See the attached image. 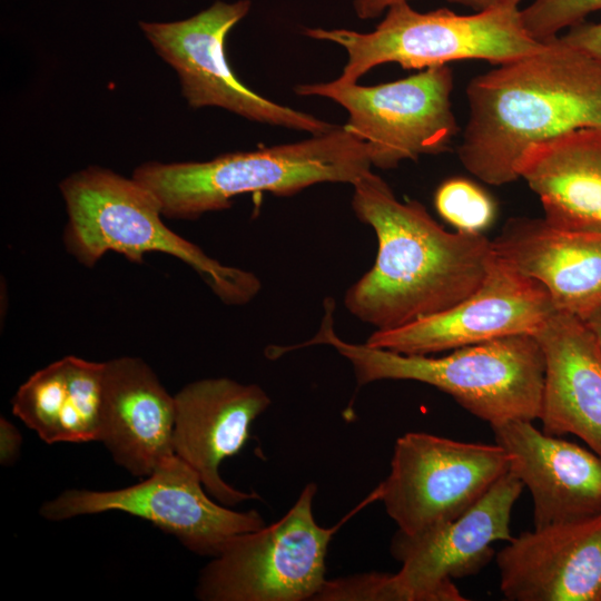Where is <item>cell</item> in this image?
I'll return each instance as SVG.
<instances>
[{"mask_svg": "<svg viewBox=\"0 0 601 601\" xmlns=\"http://www.w3.org/2000/svg\"><path fill=\"white\" fill-rule=\"evenodd\" d=\"M352 207L377 238L373 267L345 293L347 311L387 331L443 312L484 280L495 257L482 233L447 231L417 200L400 201L372 171L353 185Z\"/></svg>", "mask_w": 601, "mask_h": 601, "instance_id": "6da1fadb", "label": "cell"}, {"mask_svg": "<svg viewBox=\"0 0 601 601\" xmlns=\"http://www.w3.org/2000/svg\"><path fill=\"white\" fill-rule=\"evenodd\" d=\"M469 117L457 148L464 168L501 186L535 144L601 128V60L559 37L525 57L497 65L467 85Z\"/></svg>", "mask_w": 601, "mask_h": 601, "instance_id": "7a4b0ae2", "label": "cell"}, {"mask_svg": "<svg viewBox=\"0 0 601 601\" xmlns=\"http://www.w3.org/2000/svg\"><path fill=\"white\" fill-rule=\"evenodd\" d=\"M371 167L366 142L336 125L303 141L225 154L208 161H148L136 167L131 177L155 197L162 216L195 220L229 208L242 194L292 196L322 183L353 185Z\"/></svg>", "mask_w": 601, "mask_h": 601, "instance_id": "3957f363", "label": "cell"}, {"mask_svg": "<svg viewBox=\"0 0 601 601\" xmlns=\"http://www.w3.org/2000/svg\"><path fill=\"white\" fill-rule=\"evenodd\" d=\"M333 312L334 302L326 299L319 332L303 345L334 347L352 364L358 385L383 380L425 383L491 426L539 418L545 363L533 334L460 347L441 357L405 355L343 341L334 332Z\"/></svg>", "mask_w": 601, "mask_h": 601, "instance_id": "277c9868", "label": "cell"}, {"mask_svg": "<svg viewBox=\"0 0 601 601\" xmlns=\"http://www.w3.org/2000/svg\"><path fill=\"white\" fill-rule=\"evenodd\" d=\"M59 189L66 205V250L82 266L93 267L107 253L142 263L159 252L184 262L227 305H244L260 290L252 272L226 266L165 225L155 197L132 177L89 166L66 177Z\"/></svg>", "mask_w": 601, "mask_h": 601, "instance_id": "5b68a950", "label": "cell"}, {"mask_svg": "<svg viewBox=\"0 0 601 601\" xmlns=\"http://www.w3.org/2000/svg\"><path fill=\"white\" fill-rule=\"evenodd\" d=\"M371 32L309 28L307 37L342 46L347 62L336 79L357 80L376 66L395 62L404 69H426L456 60L501 65L541 50L545 42L524 28L519 4L457 14L446 8L414 10L408 1L392 4Z\"/></svg>", "mask_w": 601, "mask_h": 601, "instance_id": "8992f818", "label": "cell"}, {"mask_svg": "<svg viewBox=\"0 0 601 601\" xmlns=\"http://www.w3.org/2000/svg\"><path fill=\"white\" fill-rule=\"evenodd\" d=\"M317 492L308 483L277 522L238 534L200 571L197 598L205 601L314 600L325 583L327 548L341 523L314 519Z\"/></svg>", "mask_w": 601, "mask_h": 601, "instance_id": "52a82bcc", "label": "cell"}, {"mask_svg": "<svg viewBox=\"0 0 601 601\" xmlns=\"http://www.w3.org/2000/svg\"><path fill=\"white\" fill-rule=\"evenodd\" d=\"M453 87V71L442 65L370 87L335 79L297 85L294 90L344 107L348 111L344 126L366 142L372 166L391 169L405 159L449 150L459 132L451 102Z\"/></svg>", "mask_w": 601, "mask_h": 601, "instance_id": "ba28073f", "label": "cell"}, {"mask_svg": "<svg viewBox=\"0 0 601 601\" xmlns=\"http://www.w3.org/2000/svg\"><path fill=\"white\" fill-rule=\"evenodd\" d=\"M510 464L497 443L408 432L396 440L390 474L376 490L398 531L416 535L464 513Z\"/></svg>", "mask_w": 601, "mask_h": 601, "instance_id": "9c48e42d", "label": "cell"}, {"mask_svg": "<svg viewBox=\"0 0 601 601\" xmlns=\"http://www.w3.org/2000/svg\"><path fill=\"white\" fill-rule=\"evenodd\" d=\"M197 472L178 456L165 461L146 480L110 491L66 490L40 508L51 521L120 511L176 536L189 551L216 556L234 536L265 525L250 510L238 512L210 499Z\"/></svg>", "mask_w": 601, "mask_h": 601, "instance_id": "30bf717a", "label": "cell"}, {"mask_svg": "<svg viewBox=\"0 0 601 601\" xmlns=\"http://www.w3.org/2000/svg\"><path fill=\"white\" fill-rule=\"evenodd\" d=\"M249 9V0L216 1L188 19L140 21L139 27L155 51L176 70L190 107H219L248 120L311 135L331 131L336 125L262 97L231 70L225 40Z\"/></svg>", "mask_w": 601, "mask_h": 601, "instance_id": "8fae6325", "label": "cell"}, {"mask_svg": "<svg viewBox=\"0 0 601 601\" xmlns=\"http://www.w3.org/2000/svg\"><path fill=\"white\" fill-rule=\"evenodd\" d=\"M556 311L546 289L496 254L471 295L404 326L374 331L366 344L405 355H430L510 335L534 334Z\"/></svg>", "mask_w": 601, "mask_h": 601, "instance_id": "7c38bea8", "label": "cell"}, {"mask_svg": "<svg viewBox=\"0 0 601 601\" xmlns=\"http://www.w3.org/2000/svg\"><path fill=\"white\" fill-rule=\"evenodd\" d=\"M522 482L510 471L460 516L416 535L400 531L391 553L402 563L395 574L411 601H465L454 579L477 573L493 558L492 544L509 542L513 505Z\"/></svg>", "mask_w": 601, "mask_h": 601, "instance_id": "4fadbf2b", "label": "cell"}, {"mask_svg": "<svg viewBox=\"0 0 601 601\" xmlns=\"http://www.w3.org/2000/svg\"><path fill=\"white\" fill-rule=\"evenodd\" d=\"M174 396L175 455L197 472L206 491L221 504L259 499L255 492L227 484L219 466L245 445L252 423L272 403L268 394L257 384L217 377L191 382Z\"/></svg>", "mask_w": 601, "mask_h": 601, "instance_id": "5bb4252c", "label": "cell"}, {"mask_svg": "<svg viewBox=\"0 0 601 601\" xmlns=\"http://www.w3.org/2000/svg\"><path fill=\"white\" fill-rule=\"evenodd\" d=\"M511 601H601V512L525 531L495 554Z\"/></svg>", "mask_w": 601, "mask_h": 601, "instance_id": "9a60e30c", "label": "cell"}, {"mask_svg": "<svg viewBox=\"0 0 601 601\" xmlns=\"http://www.w3.org/2000/svg\"><path fill=\"white\" fill-rule=\"evenodd\" d=\"M491 427L511 456L510 472L531 493L533 529L601 512V457L592 450L541 432L532 421Z\"/></svg>", "mask_w": 601, "mask_h": 601, "instance_id": "2e32d148", "label": "cell"}, {"mask_svg": "<svg viewBox=\"0 0 601 601\" xmlns=\"http://www.w3.org/2000/svg\"><path fill=\"white\" fill-rule=\"evenodd\" d=\"M175 396L141 358L105 362L99 441L135 476H148L175 455Z\"/></svg>", "mask_w": 601, "mask_h": 601, "instance_id": "e0dca14e", "label": "cell"}, {"mask_svg": "<svg viewBox=\"0 0 601 601\" xmlns=\"http://www.w3.org/2000/svg\"><path fill=\"white\" fill-rule=\"evenodd\" d=\"M544 355L543 432L581 439L601 457V353L583 321L555 311L533 334Z\"/></svg>", "mask_w": 601, "mask_h": 601, "instance_id": "ac0fdd59", "label": "cell"}, {"mask_svg": "<svg viewBox=\"0 0 601 601\" xmlns=\"http://www.w3.org/2000/svg\"><path fill=\"white\" fill-rule=\"evenodd\" d=\"M492 243L502 260L546 289L556 311L582 319L601 304V236L513 217Z\"/></svg>", "mask_w": 601, "mask_h": 601, "instance_id": "d6986e66", "label": "cell"}, {"mask_svg": "<svg viewBox=\"0 0 601 601\" xmlns=\"http://www.w3.org/2000/svg\"><path fill=\"white\" fill-rule=\"evenodd\" d=\"M518 174L553 228L601 236V128H582L528 148Z\"/></svg>", "mask_w": 601, "mask_h": 601, "instance_id": "ffe728a7", "label": "cell"}, {"mask_svg": "<svg viewBox=\"0 0 601 601\" xmlns=\"http://www.w3.org/2000/svg\"><path fill=\"white\" fill-rule=\"evenodd\" d=\"M105 362L65 356L33 373L12 413L48 444L99 441Z\"/></svg>", "mask_w": 601, "mask_h": 601, "instance_id": "44dd1931", "label": "cell"}, {"mask_svg": "<svg viewBox=\"0 0 601 601\" xmlns=\"http://www.w3.org/2000/svg\"><path fill=\"white\" fill-rule=\"evenodd\" d=\"M434 205L443 219L462 231L481 233L495 216L492 197L482 187L463 177L444 180L435 191Z\"/></svg>", "mask_w": 601, "mask_h": 601, "instance_id": "7402d4cb", "label": "cell"}, {"mask_svg": "<svg viewBox=\"0 0 601 601\" xmlns=\"http://www.w3.org/2000/svg\"><path fill=\"white\" fill-rule=\"evenodd\" d=\"M601 10V0H534L521 10L528 33L546 42L559 31L583 22L592 12Z\"/></svg>", "mask_w": 601, "mask_h": 601, "instance_id": "603a6c76", "label": "cell"}, {"mask_svg": "<svg viewBox=\"0 0 601 601\" xmlns=\"http://www.w3.org/2000/svg\"><path fill=\"white\" fill-rule=\"evenodd\" d=\"M408 0H354L355 13L361 19H371L380 16L394 3ZM454 3L466 6L476 12L493 9L506 4H519L522 0H447Z\"/></svg>", "mask_w": 601, "mask_h": 601, "instance_id": "cb8c5ba5", "label": "cell"}, {"mask_svg": "<svg viewBox=\"0 0 601 601\" xmlns=\"http://www.w3.org/2000/svg\"><path fill=\"white\" fill-rule=\"evenodd\" d=\"M559 39L601 60V22H580L570 27V30L558 36Z\"/></svg>", "mask_w": 601, "mask_h": 601, "instance_id": "d4e9b609", "label": "cell"}, {"mask_svg": "<svg viewBox=\"0 0 601 601\" xmlns=\"http://www.w3.org/2000/svg\"><path fill=\"white\" fill-rule=\"evenodd\" d=\"M22 439L17 427L6 417L0 420V462L11 465L19 456Z\"/></svg>", "mask_w": 601, "mask_h": 601, "instance_id": "484cf974", "label": "cell"}, {"mask_svg": "<svg viewBox=\"0 0 601 601\" xmlns=\"http://www.w3.org/2000/svg\"><path fill=\"white\" fill-rule=\"evenodd\" d=\"M582 321L593 335L601 353V304L582 318Z\"/></svg>", "mask_w": 601, "mask_h": 601, "instance_id": "4316f807", "label": "cell"}]
</instances>
